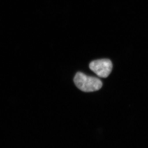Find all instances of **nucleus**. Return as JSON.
I'll list each match as a JSON object with an SVG mask.
<instances>
[{
  "mask_svg": "<svg viewBox=\"0 0 148 148\" xmlns=\"http://www.w3.org/2000/svg\"><path fill=\"white\" fill-rule=\"evenodd\" d=\"M73 81L77 88L84 92L98 91L103 85L102 81L99 79L86 75L81 72L76 74Z\"/></svg>",
  "mask_w": 148,
  "mask_h": 148,
  "instance_id": "nucleus-1",
  "label": "nucleus"
},
{
  "mask_svg": "<svg viewBox=\"0 0 148 148\" xmlns=\"http://www.w3.org/2000/svg\"><path fill=\"white\" fill-rule=\"evenodd\" d=\"M89 68L99 77L106 78L112 71L113 65L110 60L101 59L91 62Z\"/></svg>",
  "mask_w": 148,
  "mask_h": 148,
  "instance_id": "nucleus-2",
  "label": "nucleus"
}]
</instances>
